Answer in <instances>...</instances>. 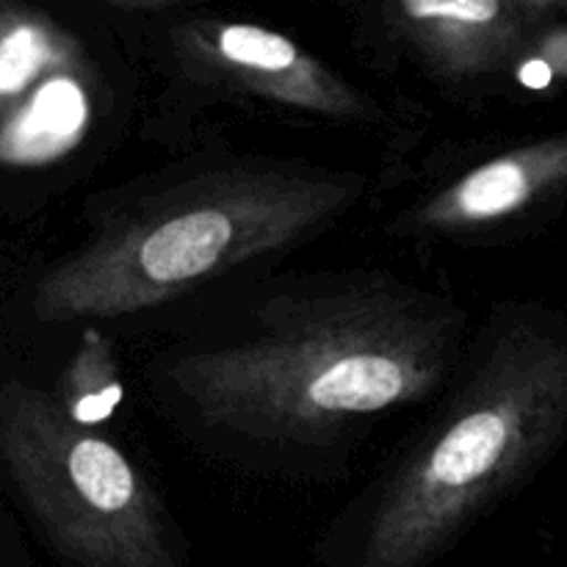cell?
<instances>
[{
	"label": "cell",
	"instance_id": "6",
	"mask_svg": "<svg viewBox=\"0 0 567 567\" xmlns=\"http://www.w3.org/2000/svg\"><path fill=\"white\" fill-rule=\"evenodd\" d=\"M393 25L446 72L485 70L524 55L537 33L557 20L563 0H404L393 6Z\"/></svg>",
	"mask_w": 567,
	"mask_h": 567
},
{
	"label": "cell",
	"instance_id": "8",
	"mask_svg": "<svg viewBox=\"0 0 567 567\" xmlns=\"http://www.w3.org/2000/svg\"><path fill=\"white\" fill-rule=\"evenodd\" d=\"M86 122V97L66 75H50L25 105L0 127L3 164H42L59 158L81 136Z\"/></svg>",
	"mask_w": 567,
	"mask_h": 567
},
{
	"label": "cell",
	"instance_id": "7",
	"mask_svg": "<svg viewBox=\"0 0 567 567\" xmlns=\"http://www.w3.org/2000/svg\"><path fill=\"white\" fill-rule=\"evenodd\" d=\"M567 197V131L507 150L443 188L421 208L432 230H468L526 219Z\"/></svg>",
	"mask_w": 567,
	"mask_h": 567
},
{
	"label": "cell",
	"instance_id": "2",
	"mask_svg": "<svg viewBox=\"0 0 567 567\" xmlns=\"http://www.w3.org/2000/svg\"><path fill=\"white\" fill-rule=\"evenodd\" d=\"M567 443V316L509 313L377 498L358 567H426Z\"/></svg>",
	"mask_w": 567,
	"mask_h": 567
},
{
	"label": "cell",
	"instance_id": "5",
	"mask_svg": "<svg viewBox=\"0 0 567 567\" xmlns=\"http://www.w3.org/2000/svg\"><path fill=\"white\" fill-rule=\"evenodd\" d=\"M183 37L199 64L221 70L227 81L260 97L332 116L365 114L352 86L280 33L252 22H197Z\"/></svg>",
	"mask_w": 567,
	"mask_h": 567
},
{
	"label": "cell",
	"instance_id": "4",
	"mask_svg": "<svg viewBox=\"0 0 567 567\" xmlns=\"http://www.w3.org/2000/svg\"><path fill=\"white\" fill-rule=\"evenodd\" d=\"M0 457L55 551L75 567H181L142 471L59 399L0 385Z\"/></svg>",
	"mask_w": 567,
	"mask_h": 567
},
{
	"label": "cell",
	"instance_id": "1",
	"mask_svg": "<svg viewBox=\"0 0 567 567\" xmlns=\"http://www.w3.org/2000/svg\"><path fill=\"white\" fill-rule=\"evenodd\" d=\"M460 313L396 288L280 299L244 336L166 365L181 408L249 446H324L352 424L430 396L449 377Z\"/></svg>",
	"mask_w": 567,
	"mask_h": 567
},
{
	"label": "cell",
	"instance_id": "3",
	"mask_svg": "<svg viewBox=\"0 0 567 567\" xmlns=\"http://www.w3.org/2000/svg\"><path fill=\"white\" fill-rule=\"evenodd\" d=\"M354 203L349 177L233 172L177 186L105 227L37 288L42 319L122 316L169 302L302 241Z\"/></svg>",
	"mask_w": 567,
	"mask_h": 567
},
{
	"label": "cell",
	"instance_id": "9",
	"mask_svg": "<svg viewBox=\"0 0 567 567\" xmlns=\"http://www.w3.org/2000/svg\"><path fill=\"white\" fill-rule=\"evenodd\" d=\"M66 64V42L50 22L20 9H0V125L20 109L39 75Z\"/></svg>",
	"mask_w": 567,
	"mask_h": 567
}]
</instances>
